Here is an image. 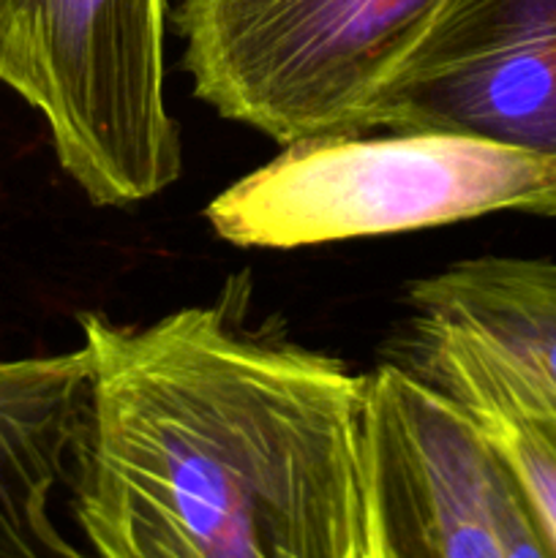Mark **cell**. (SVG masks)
Masks as SVG:
<instances>
[{"label":"cell","instance_id":"9","mask_svg":"<svg viewBox=\"0 0 556 558\" xmlns=\"http://www.w3.org/2000/svg\"><path fill=\"white\" fill-rule=\"evenodd\" d=\"M474 417V414H472ZM516 474L545 539L556 554V425L512 417H474Z\"/></svg>","mask_w":556,"mask_h":558},{"label":"cell","instance_id":"6","mask_svg":"<svg viewBox=\"0 0 556 558\" xmlns=\"http://www.w3.org/2000/svg\"><path fill=\"white\" fill-rule=\"evenodd\" d=\"M414 371L474 417L556 425V262L474 256L407 292Z\"/></svg>","mask_w":556,"mask_h":558},{"label":"cell","instance_id":"1","mask_svg":"<svg viewBox=\"0 0 556 558\" xmlns=\"http://www.w3.org/2000/svg\"><path fill=\"white\" fill-rule=\"evenodd\" d=\"M71 466L96 558H360L363 376L194 305L145 327L82 316Z\"/></svg>","mask_w":556,"mask_h":558},{"label":"cell","instance_id":"3","mask_svg":"<svg viewBox=\"0 0 556 558\" xmlns=\"http://www.w3.org/2000/svg\"><path fill=\"white\" fill-rule=\"evenodd\" d=\"M456 0H180L183 65L221 118L289 145L368 134Z\"/></svg>","mask_w":556,"mask_h":558},{"label":"cell","instance_id":"5","mask_svg":"<svg viewBox=\"0 0 556 558\" xmlns=\"http://www.w3.org/2000/svg\"><path fill=\"white\" fill-rule=\"evenodd\" d=\"M360 558H507L505 458L414 368L363 376Z\"/></svg>","mask_w":556,"mask_h":558},{"label":"cell","instance_id":"7","mask_svg":"<svg viewBox=\"0 0 556 558\" xmlns=\"http://www.w3.org/2000/svg\"><path fill=\"white\" fill-rule=\"evenodd\" d=\"M376 129L556 156V0H456L382 96Z\"/></svg>","mask_w":556,"mask_h":558},{"label":"cell","instance_id":"8","mask_svg":"<svg viewBox=\"0 0 556 558\" xmlns=\"http://www.w3.org/2000/svg\"><path fill=\"white\" fill-rule=\"evenodd\" d=\"M90 398L85 347L0 357V558H96L52 518L69 483Z\"/></svg>","mask_w":556,"mask_h":558},{"label":"cell","instance_id":"4","mask_svg":"<svg viewBox=\"0 0 556 558\" xmlns=\"http://www.w3.org/2000/svg\"><path fill=\"white\" fill-rule=\"evenodd\" d=\"M164 38L167 0H0V82L41 114L93 205H136L180 178Z\"/></svg>","mask_w":556,"mask_h":558},{"label":"cell","instance_id":"2","mask_svg":"<svg viewBox=\"0 0 556 558\" xmlns=\"http://www.w3.org/2000/svg\"><path fill=\"white\" fill-rule=\"evenodd\" d=\"M505 210L556 216V156L442 131H387L289 142L223 189L205 218L240 248H303Z\"/></svg>","mask_w":556,"mask_h":558}]
</instances>
